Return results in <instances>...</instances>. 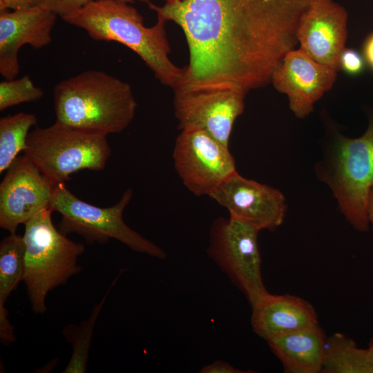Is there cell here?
<instances>
[{"label": "cell", "mask_w": 373, "mask_h": 373, "mask_svg": "<svg viewBox=\"0 0 373 373\" xmlns=\"http://www.w3.org/2000/svg\"><path fill=\"white\" fill-rule=\"evenodd\" d=\"M312 0H177L149 2L178 25L189 59L178 84L233 86L247 93L271 81L297 43L299 20Z\"/></svg>", "instance_id": "obj_1"}, {"label": "cell", "mask_w": 373, "mask_h": 373, "mask_svg": "<svg viewBox=\"0 0 373 373\" xmlns=\"http://www.w3.org/2000/svg\"><path fill=\"white\" fill-rule=\"evenodd\" d=\"M84 30L96 41H115L132 50L163 85L173 88L183 68L170 59L166 21L157 17L155 25L146 27L133 6L117 0H93L83 8L61 17Z\"/></svg>", "instance_id": "obj_2"}, {"label": "cell", "mask_w": 373, "mask_h": 373, "mask_svg": "<svg viewBox=\"0 0 373 373\" xmlns=\"http://www.w3.org/2000/svg\"><path fill=\"white\" fill-rule=\"evenodd\" d=\"M53 101L56 122L106 135L125 130L137 106L128 83L97 70L59 82Z\"/></svg>", "instance_id": "obj_3"}, {"label": "cell", "mask_w": 373, "mask_h": 373, "mask_svg": "<svg viewBox=\"0 0 373 373\" xmlns=\"http://www.w3.org/2000/svg\"><path fill=\"white\" fill-rule=\"evenodd\" d=\"M367 115V128L359 137L332 131L314 167L316 177L331 189L345 220L359 232L370 229L367 201L373 190V108Z\"/></svg>", "instance_id": "obj_4"}, {"label": "cell", "mask_w": 373, "mask_h": 373, "mask_svg": "<svg viewBox=\"0 0 373 373\" xmlns=\"http://www.w3.org/2000/svg\"><path fill=\"white\" fill-rule=\"evenodd\" d=\"M52 212L44 209L28 220L23 236V282L32 311L41 314L47 310L48 294L82 271L77 260L85 250L83 244L69 240L55 227Z\"/></svg>", "instance_id": "obj_5"}, {"label": "cell", "mask_w": 373, "mask_h": 373, "mask_svg": "<svg viewBox=\"0 0 373 373\" xmlns=\"http://www.w3.org/2000/svg\"><path fill=\"white\" fill-rule=\"evenodd\" d=\"M24 155L54 186L82 171H102L111 154L107 135L55 122L30 131Z\"/></svg>", "instance_id": "obj_6"}, {"label": "cell", "mask_w": 373, "mask_h": 373, "mask_svg": "<svg viewBox=\"0 0 373 373\" xmlns=\"http://www.w3.org/2000/svg\"><path fill=\"white\" fill-rule=\"evenodd\" d=\"M132 197L133 189L128 188L115 204L99 207L80 200L59 183L54 186L50 209L61 216L58 229L65 235L75 233L88 244L115 239L135 251L164 259L166 254L161 247L124 222L123 212Z\"/></svg>", "instance_id": "obj_7"}, {"label": "cell", "mask_w": 373, "mask_h": 373, "mask_svg": "<svg viewBox=\"0 0 373 373\" xmlns=\"http://www.w3.org/2000/svg\"><path fill=\"white\" fill-rule=\"evenodd\" d=\"M260 231L229 216L216 219L210 229L209 256L245 296L251 305L268 291L261 274Z\"/></svg>", "instance_id": "obj_8"}, {"label": "cell", "mask_w": 373, "mask_h": 373, "mask_svg": "<svg viewBox=\"0 0 373 373\" xmlns=\"http://www.w3.org/2000/svg\"><path fill=\"white\" fill-rule=\"evenodd\" d=\"M172 89L179 128H200L229 146L234 122L244 111L247 93L229 86L177 84Z\"/></svg>", "instance_id": "obj_9"}, {"label": "cell", "mask_w": 373, "mask_h": 373, "mask_svg": "<svg viewBox=\"0 0 373 373\" xmlns=\"http://www.w3.org/2000/svg\"><path fill=\"white\" fill-rule=\"evenodd\" d=\"M173 160L184 185L198 196H209L236 171L229 146L198 128L181 129L175 140Z\"/></svg>", "instance_id": "obj_10"}, {"label": "cell", "mask_w": 373, "mask_h": 373, "mask_svg": "<svg viewBox=\"0 0 373 373\" xmlns=\"http://www.w3.org/2000/svg\"><path fill=\"white\" fill-rule=\"evenodd\" d=\"M54 186L27 156H18L0 184L1 228L16 233L19 225L50 208Z\"/></svg>", "instance_id": "obj_11"}, {"label": "cell", "mask_w": 373, "mask_h": 373, "mask_svg": "<svg viewBox=\"0 0 373 373\" xmlns=\"http://www.w3.org/2000/svg\"><path fill=\"white\" fill-rule=\"evenodd\" d=\"M226 208L229 216L259 231H274L283 222L287 210L285 197L278 189L242 177L237 171L209 195Z\"/></svg>", "instance_id": "obj_12"}, {"label": "cell", "mask_w": 373, "mask_h": 373, "mask_svg": "<svg viewBox=\"0 0 373 373\" xmlns=\"http://www.w3.org/2000/svg\"><path fill=\"white\" fill-rule=\"evenodd\" d=\"M338 70L317 62L300 48L287 52L274 70L271 82L288 97L298 118L309 115L314 104L334 85Z\"/></svg>", "instance_id": "obj_13"}, {"label": "cell", "mask_w": 373, "mask_h": 373, "mask_svg": "<svg viewBox=\"0 0 373 373\" xmlns=\"http://www.w3.org/2000/svg\"><path fill=\"white\" fill-rule=\"evenodd\" d=\"M348 14L333 0H312L299 20L300 48L318 63L339 69L345 48Z\"/></svg>", "instance_id": "obj_14"}, {"label": "cell", "mask_w": 373, "mask_h": 373, "mask_svg": "<svg viewBox=\"0 0 373 373\" xmlns=\"http://www.w3.org/2000/svg\"><path fill=\"white\" fill-rule=\"evenodd\" d=\"M57 16L40 6L0 10V74L5 79L19 73L18 53L23 46L41 49L52 41Z\"/></svg>", "instance_id": "obj_15"}, {"label": "cell", "mask_w": 373, "mask_h": 373, "mask_svg": "<svg viewBox=\"0 0 373 373\" xmlns=\"http://www.w3.org/2000/svg\"><path fill=\"white\" fill-rule=\"evenodd\" d=\"M251 325L267 341L318 324L311 303L299 296L267 291L252 305Z\"/></svg>", "instance_id": "obj_16"}, {"label": "cell", "mask_w": 373, "mask_h": 373, "mask_svg": "<svg viewBox=\"0 0 373 373\" xmlns=\"http://www.w3.org/2000/svg\"><path fill=\"white\" fill-rule=\"evenodd\" d=\"M327 336L319 324L267 341L286 373H321Z\"/></svg>", "instance_id": "obj_17"}, {"label": "cell", "mask_w": 373, "mask_h": 373, "mask_svg": "<svg viewBox=\"0 0 373 373\" xmlns=\"http://www.w3.org/2000/svg\"><path fill=\"white\" fill-rule=\"evenodd\" d=\"M25 243L23 237L10 233L0 243V339L3 345L16 340L14 327L8 318L6 303L24 274Z\"/></svg>", "instance_id": "obj_18"}, {"label": "cell", "mask_w": 373, "mask_h": 373, "mask_svg": "<svg viewBox=\"0 0 373 373\" xmlns=\"http://www.w3.org/2000/svg\"><path fill=\"white\" fill-rule=\"evenodd\" d=\"M321 373H373L367 348L339 332L327 337Z\"/></svg>", "instance_id": "obj_19"}, {"label": "cell", "mask_w": 373, "mask_h": 373, "mask_svg": "<svg viewBox=\"0 0 373 373\" xmlns=\"http://www.w3.org/2000/svg\"><path fill=\"white\" fill-rule=\"evenodd\" d=\"M37 122L35 115L23 112L0 119V173L24 151L30 130Z\"/></svg>", "instance_id": "obj_20"}, {"label": "cell", "mask_w": 373, "mask_h": 373, "mask_svg": "<svg viewBox=\"0 0 373 373\" xmlns=\"http://www.w3.org/2000/svg\"><path fill=\"white\" fill-rule=\"evenodd\" d=\"M111 287V286L109 287L108 291L100 303L94 306L88 319L82 321L79 325H70L64 329L62 333L64 337L73 346L72 356L69 363L63 371L64 373H83L86 372L93 329Z\"/></svg>", "instance_id": "obj_21"}, {"label": "cell", "mask_w": 373, "mask_h": 373, "mask_svg": "<svg viewBox=\"0 0 373 373\" xmlns=\"http://www.w3.org/2000/svg\"><path fill=\"white\" fill-rule=\"evenodd\" d=\"M44 95L43 90L36 86L28 75L5 79L0 83V111L22 103L37 101Z\"/></svg>", "instance_id": "obj_22"}, {"label": "cell", "mask_w": 373, "mask_h": 373, "mask_svg": "<svg viewBox=\"0 0 373 373\" xmlns=\"http://www.w3.org/2000/svg\"><path fill=\"white\" fill-rule=\"evenodd\" d=\"M93 0H40L39 6L63 17L87 5Z\"/></svg>", "instance_id": "obj_23"}, {"label": "cell", "mask_w": 373, "mask_h": 373, "mask_svg": "<svg viewBox=\"0 0 373 373\" xmlns=\"http://www.w3.org/2000/svg\"><path fill=\"white\" fill-rule=\"evenodd\" d=\"M363 57L355 50L345 48L339 58V69L348 75H358L364 68Z\"/></svg>", "instance_id": "obj_24"}, {"label": "cell", "mask_w": 373, "mask_h": 373, "mask_svg": "<svg viewBox=\"0 0 373 373\" xmlns=\"http://www.w3.org/2000/svg\"><path fill=\"white\" fill-rule=\"evenodd\" d=\"M200 373H245L247 371H242L233 367L230 363L218 360L209 365L204 366L200 371Z\"/></svg>", "instance_id": "obj_25"}, {"label": "cell", "mask_w": 373, "mask_h": 373, "mask_svg": "<svg viewBox=\"0 0 373 373\" xmlns=\"http://www.w3.org/2000/svg\"><path fill=\"white\" fill-rule=\"evenodd\" d=\"M40 0H0V10H17L39 6Z\"/></svg>", "instance_id": "obj_26"}, {"label": "cell", "mask_w": 373, "mask_h": 373, "mask_svg": "<svg viewBox=\"0 0 373 373\" xmlns=\"http://www.w3.org/2000/svg\"><path fill=\"white\" fill-rule=\"evenodd\" d=\"M363 55L367 64L373 68V34L367 39L364 44Z\"/></svg>", "instance_id": "obj_27"}, {"label": "cell", "mask_w": 373, "mask_h": 373, "mask_svg": "<svg viewBox=\"0 0 373 373\" xmlns=\"http://www.w3.org/2000/svg\"><path fill=\"white\" fill-rule=\"evenodd\" d=\"M367 218L370 225H372L373 229V190L370 192L367 201Z\"/></svg>", "instance_id": "obj_28"}, {"label": "cell", "mask_w": 373, "mask_h": 373, "mask_svg": "<svg viewBox=\"0 0 373 373\" xmlns=\"http://www.w3.org/2000/svg\"><path fill=\"white\" fill-rule=\"evenodd\" d=\"M370 358L373 363V337L370 339L367 347Z\"/></svg>", "instance_id": "obj_29"}, {"label": "cell", "mask_w": 373, "mask_h": 373, "mask_svg": "<svg viewBox=\"0 0 373 373\" xmlns=\"http://www.w3.org/2000/svg\"><path fill=\"white\" fill-rule=\"evenodd\" d=\"M117 1H122V2H125V3H129V2H133L135 0H117ZM137 1L145 2V3H147L151 2V0H137Z\"/></svg>", "instance_id": "obj_30"}, {"label": "cell", "mask_w": 373, "mask_h": 373, "mask_svg": "<svg viewBox=\"0 0 373 373\" xmlns=\"http://www.w3.org/2000/svg\"><path fill=\"white\" fill-rule=\"evenodd\" d=\"M164 1H165V3H171L177 0H164Z\"/></svg>", "instance_id": "obj_31"}]
</instances>
